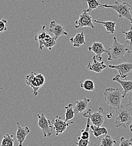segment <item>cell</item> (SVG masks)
<instances>
[{
    "instance_id": "33",
    "label": "cell",
    "mask_w": 132,
    "mask_h": 146,
    "mask_svg": "<svg viewBox=\"0 0 132 146\" xmlns=\"http://www.w3.org/2000/svg\"><path fill=\"white\" fill-rule=\"evenodd\" d=\"M128 101H129V102L128 104L126 105V106H128V107H131L132 108V91H131V93L129 96V98H128Z\"/></svg>"
},
{
    "instance_id": "1",
    "label": "cell",
    "mask_w": 132,
    "mask_h": 146,
    "mask_svg": "<svg viewBox=\"0 0 132 146\" xmlns=\"http://www.w3.org/2000/svg\"><path fill=\"white\" fill-rule=\"evenodd\" d=\"M104 100L111 109H119L123 106L122 99L123 96V88H107L103 93Z\"/></svg>"
},
{
    "instance_id": "19",
    "label": "cell",
    "mask_w": 132,
    "mask_h": 146,
    "mask_svg": "<svg viewBox=\"0 0 132 146\" xmlns=\"http://www.w3.org/2000/svg\"><path fill=\"white\" fill-rule=\"evenodd\" d=\"M94 23L102 24L105 28L107 31V34L113 35L115 32L116 28V23L113 21H101L97 20H93Z\"/></svg>"
},
{
    "instance_id": "24",
    "label": "cell",
    "mask_w": 132,
    "mask_h": 146,
    "mask_svg": "<svg viewBox=\"0 0 132 146\" xmlns=\"http://www.w3.org/2000/svg\"><path fill=\"white\" fill-rule=\"evenodd\" d=\"M113 145H116V142L110 135H105V137L101 139L100 143L101 146H113Z\"/></svg>"
},
{
    "instance_id": "20",
    "label": "cell",
    "mask_w": 132,
    "mask_h": 146,
    "mask_svg": "<svg viewBox=\"0 0 132 146\" xmlns=\"http://www.w3.org/2000/svg\"><path fill=\"white\" fill-rule=\"evenodd\" d=\"M91 130L96 138H99L102 135H106L108 133V130L106 128L96 126L92 124L91 125Z\"/></svg>"
},
{
    "instance_id": "13",
    "label": "cell",
    "mask_w": 132,
    "mask_h": 146,
    "mask_svg": "<svg viewBox=\"0 0 132 146\" xmlns=\"http://www.w3.org/2000/svg\"><path fill=\"white\" fill-rule=\"evenodd\" d=\"M49 32L54 34L56 40L60 36L68 35V33L65 31V28L61 24L57 23L54 20L50 23Z\"/></svg>"
},
{
    "instance_id": "7",
    "label": "cell",
    "mask_w": 132,
    "mask_h": 146,
    "mask_svg": "<svg viewBox=\"0 0 132 146\" xmlns=\"http://www.w3.org/2000/svg\"><path fill=\"white\" fill-rule=\"evenodd\" d=\"M38 118V125L42 131L43 137H51L54 130V127L51 121L47 119L44 113L37 114Z\"/></svg>"
},
{
    "instance_id": "26",
    "label": "cell",
    "mask_w": 132,
    "mask_h": 146,
    "mask_svg": "<svg viewBox=\"0 0 132 146\" xmlns=\"http://www.w3.org/2000/svg\"><path fill=\"white\" fill-rule=\"evenodd\" d=\"M87 122L86 124V129H82L81 130L80 138L82 139H90V133L91 130V122L89 118H87Z\"/></svg>"
},
{
    "instance_id": "12",
    "label": "cell",
    "mask_w": 132,
    "mask_h": 146,
    "mask_svg": "<svg viewBox=\"0 0 132 146\" xmlns=\"http://www.w3.org/2000/svg\"><path fill=\"white\" fill-rule=\"evenodd\" d=\"M17 130L16 132V137L19 146H22L28 134L31 133V130L28 127H24L21 123H17Z\"/></svg>"
},
{
    "instance_id": "8",
    "label": "cell",
    "mask_w": 132,
    "mask_h": 146,
    "mask_svg": "<svg viewBox=\"0 0 132 146\" xmlns=\"http://www.w3.org/2000/svg\"><path fill=\"white\" fill-rule=\"evenodd\" d=\"M74 27L76 29L83 27H90L94 29L95 27L94 21L90 13H88L86 10H84L82 13L80 15L78 20L76 21Z\"/></svg>"
},
{
    "instance_id": "16",
    "label": "cell",
    "mask_w": 132,
    "mask_h": 146,
    "mask_svg": "<svg viewBox=\"0 0 132 146\" xmlns=\"http://www.w3.org/2000/svg\"><path fill=\"white\" fill-rule=\"evenodd\" d=\"M113 82H116L120 84L123 90V98H125L128 93L132 91V80H122L120 79V76L119 74L116 75L113 79Z\"/></svg>"
},
{
    "instance_id": "30",
    "label": "cell",
    "mask_w": 132,
    "mask_h": 146,
    "mask_svg": "<svg viewBox=\"0 0 132 146\" xmlns=\"http://www.w3.org/2000/svg\"><path fill=\"white\" fill-rule=\"evenodd\" d=\"M132 145V138L129 139H127L125 138V137H122L120 138V146H131Z\"/></svg>"
},
{
    "instance_id": "32",
    "label": "cell",
    "mask_w": 132,
    "mask_h": 146,
    "mask_svg": "<svg viewBox=\"0 0 132 146\" xmlns=\"http://www.w3.org/2000/svg\"><path fill=\"white\" fill-rule=\"evenodd\" d=\"M122 33L124 34L127 40H132V27L128 32H125L124 30H122Z\"/></svg>"
},
{
    "instance_id": "23",
    "label": "cell",
    "mask_w": 132,
    "mask_h": 146,
    "mask_svg": "<svg viewBox=\"0 0 132 146\" xmlns=\"http://www.w3.org/2000/svg\"><path fill=\"white\" fill-rule=\"evenodd\" d=\"M80 86L82 89L88 91H93L95 89L94 82L92 80H86L84 82H80Z\"/></svg>"
},
{
    "instance_id": "18",
    "label": "cell",
    "mask_w": 132,
    "mask_h": 146,
    "mask_svg": "<svg viewBox=\"0 0 132 146\" xmlns=\"http://www.w3.org/2000/svg\"><path fill=\"white\" fill-rule=\"evenodd\" d=\"M90 102V99L84 98L82 100L76 101V105L74 107L75 114L76 115L79 113H82L87 109L88 104Z\"/></svg>"
},
{
    "instance_id": "4",
    "label": "cell",
    "mask_w": 132,
    "mask_h": 146,
    "mask_svg": "<svg viewBox=\"0 0 132 146\" xmlns=\"http://www.w3.org/2000/svg\"><path fill=\"white\" fill-rule=\"evenodd\" d=\"M25 82L27 86L32 88L33 94L37 97L39 90L45 83V78L42 74L32 72L26 76Z\"/></svg>"
},
{
    "instance_id": "6",
    "label": "cell",
    "mask_w": 132,
    "mask_h": 146,
    "mask_svg": "<svg viewBox=\"0 0 132 146\" xmlns=\"http://www.w3.org/2000/svg\"><path fill=\"white\" fill-rule=\"evenodd\" d=\"M103 112V108L100 107L98 108V111L97 112H94L92 109L88 110L87 112L83 113V116L84 117L89 118L92 124L96 126L101 127L105 121Z\"/></svg>"
},
{
    "instance_id": "35",
    "label": "cell",
    "mask_w": 132,
    "mask_h": 146,
    "mask_svg": "<svg viewBox=\"0 0 132 146\" xmlns=\"http://www.w3.org/2000/svg\"><path fill=\"white\" fill-rule=\"evenodd\" d=\"M129 129H130V131L132 133V123L129 126Z\"/></svg>"
},
{
    "instance_id": "22",
    "label": "cell",
    "mask_w": 132,
    "mask_h": 146,
    "mask_svg": "<svg viewBox=\"0 0 132 146\" xmlns=\"http://www.w3.org/2000/svg\"><path fill=\"white\" fill-rule=\"evenodd\" d=\"M87 3L88 5V9L86 11L91 13L93 10H96L98 7H101V2L98 0H86Z\"/></svg>"
},
{
    "instance_id": "17",
    "label": "cell",
    "mask_w": 132,
    "mask_h": 146,
    "mask_svg": "<svg viewBox=\"0 0 132 146\" xmlns=\"http://www.w3.org/2000/svg\"><path fill=\"white\" fill-rule=\"evenodd\" d=\"M70 42L73 44L74 47H80L82 45L86 44L87 43L85 40V33L84 32L77 33L74 36H72L70 38Z\"/></svg>"
},
{
    "instance_id": "31",
    "label": "cell",
    "mask_w": 132,
    "mask_h": 146,
    "mask_svg": "<svg viewBox=\"0 0 132 146\" xmlns=\"http://www.w3.org/2000/svg\"><path fill=\"white\" fill-rule=\"evenodd\" d=\"M126 44V51L127 52L131 55L132 54V40H127L125 42Z\"/></svg>"
},
{
    "instance_id": "2",
    "label": "cell",
    "mask_w": 132,
    "mask_h": 146,
    "mask_svg": "<svg viewBox=\"0 0 132 146\" xmlns=\"http://www.w3.org/2000/svg\"><path fill=\"white\" fill-rule=\"evenodd\" d=\"M101 7L115 11L117 13L119 18L127 19L132 25V15L131 12L132 6L129 3L127 2H120L116 1L113 5H101Z\"/></svg>"
},
{
    "instance_id": "3",
    "label": "cell",
    "mask_w": 132,
    "mask_h": 146,
    "mask_svg": "<svg viewBox=\"0 0 132 146\" xmlns=\"http://www.w3.org/2000/svg\"><path fill=\"white\" fill-rule=\"evenodd\" d=\"M116 111V117L115 127L116 128H127L132 121L131 110L127 109V106H122Z\"/></svg>"
},
{
    "instance_id": "25",
    "label": "cell",
    "mask_w": 132,
    "mask_h": 146,
    "mask_svg": "<svg viewBox=\"0 0 132 146\" xmlns=\"http://www.w3.org/2000/svg\"><path fill=\"white\" fill-rule=\"evenodd\" d=\"M14 142L15 140L14 139L13 135L7 134L4 135L2 140L1 146H13L14 145Z\"/></svg>"
},
{
    "instance_id": "34",
    "label": "cell",
    "mask_w": 132,
    "mask_h": 146,
    "mask_svg": "<svg viewBox=\"0 0 132 146\" xmlns=\"http://www.w3.org/2000/svg\"><path fill=\"white\" fill-rule=\"evenodd\" d=\"M107 118H108V119H110V118H111V117H113V115H112V113L108 114V115H107Z\"/></svg>"
},
{
    "instance_id": "21",
    "label": "cell",
    "mask_w": 132,
    "mask_h": 146,
    "mask_svg": "<svg viewBox=\"0 0 132 146\" xmlns=\"http://www.w3.org/2000/svg\"><path fill=\"white\" fill-rule=\"evenodd\" d=\"M65 109L66 110L65 121L67 122L69 120L73 119L76 116V114L74 112V106L72 104H69L68 106H65Z\"/></svg>"
},
{
    "instance_id": "11",
    "label": "cell",
    "mask_w": 132,
    "mask_h": 146,
    "mask_svg": "<svg viewBox=\"0 0 132 146\" xmlns=\"http://www.w3.org/2000/svg\"><path fill=\"white\" fill-rule=\"evenodd\" d=\"M88 50L90 52H94L96 58L100 61L102 60V55L103 54H106L107 55L109 54L108 50H106L103 44L101 42H94L91 46H90L88 48Z\"/></svg>"
},
{
    "instance_id": "28",
    "label": "cell",
    "mask_w": 132,
    "mask_h": 146,
    "mask_svg": "<svg viewBox=\"0 0 132 146\" xmlns=\"http://www.w3.org/2000/svg\"><path fill=\"white\" fill-rule=\"evenodd\" d=\"M7 31V21L6 19L0 20V34Z\"/></svg>"
},
{
    "instance_id": "9",
    "label": "cell",
    "mask_w": 132,
    "mask_h": 146,
    "mask_svg": "<svg viewBox=\"0 0 132 146\" xmlns=\"http://www.w3.org/2000/svg\"><path fill=\"white\" fill-rule=\"evenodd\" d=\"M109 68L117 70L120 78L126 79L131 75L132 71V62H125L118 65H109Z\"/></svg>"
},
{
    "instance_id": "29",
    "label": "cell",
    "mask_w": 132,
    "mask_h": 146,
    "mask_svg": "<svg viewBox=\"0 0 132 146\" xmlns=\"http://www.w3.org/2000/svg\"><path fill=\"white\" fill-rule=\"evenodd\" d=\"M78 142L76 143V145L78 146H87L90 144V139H82L80 137L78 138Z\"/></svg>"
},
{
    "instance_id": "15",
    "label": "cell",
    "mask_w": 132,
    "mask_h": 146,
    "mask_svg": "<svg viewBox=\"0 0 132 146\" xmlns=\"http://www.w3.org/2000/svg\"><path fill=\"white\" fill-rule=\"evenodd\" d=\"M39 43V49L43 50V48H47L50 51L52 50V48L56 44V40L55 36H51L47 35L43 40H40L38 42Z\"/></svg>"
},
{
    "instance_id": "5",
    "label": "cell",
    "mask_w": 132,
    "mask_h": 146,
    "mask_svg": "<svg viewBox=\"0 0 132 146\" xmlns=\"http://www.w3.org/2000/svg\"><path fill=\"white\" fill-rule=\"evenodd\" d=\"M109 51L107 61H113L123 58L127 53L126 44H121L119 42L116 36L113 38V42L111 46L107 49Z\"/></svg>"
},
{
    "instance_id": "14",
    "label": "cell",
    "mask_w": 132,
    "mask_h": 146,
    "mask_svg": "<svg viewBox=\"0 0 132 146\" xmlns=\"http://www.w3.org/2000/svg\"><path fill=\"white\" fill-rule=\"evenodd\" d=\"M107 68V65L102 61H98L95 55L93 57V63L91 64L89 62L87 65V69L89 71L94 72L95 73H101L103 70Z\"/></svg>"
},
{
    "instance_id": "27",
    "label": "cell",
    "mask_w": 132,
    "mask_h": 146,
    "mask_svg": "<svg viewBox=\"0 0 132 146\" xmlns=\"http://www.w3.org/2000/svg\"><path fill=\"white\" fill-rule=\"evenodd\" d=\"M48 33L46 31V26L43 25L40 31L38 32L37 35L34 36V40L38 42L39 40H43L46 37Z\"/></svg>"
},
{
    "instance_id": "10",
    "label": "cell",
    "mask_w": 132,
    "mask_h": 146,
    "mask_svg": "<svg viewBox=\"0 0 132 146\" xmlns=\"http://www.w3.org/2000/svg\"><path fill=\"white\" fill-rule=\"evenodd\" d=\"M54 129L55 130L56 135L58 136V135L62 134L66 130L67 128L70 125L73 124V122H66L64 121L61 117L57 116L56 118L54 119L51 121Z\"/></svg>"
}]
</instances>
